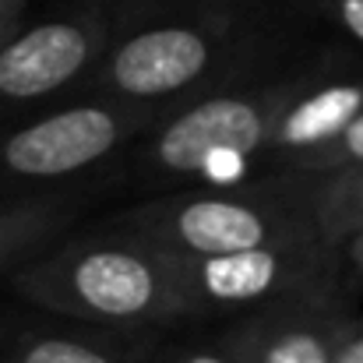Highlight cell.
<instances>
[{"mask_svg":"<svg viewBox=\"0 0 363 363\" xmlns=\"http://www.w3.org/2000/svg\"><path fill=\"white\" fill-rule=\"evenodd\" d=\"M28 0H0V46L21 28Z\"/></svg>","mask_w":363,"mask_h":363,"instance_id":"2e32d148","label":"cell"},{"mask_svg":"<svg viewBox=\"0 0 363 363\" xmlns=\"http://www.w3.org/2000/svg\"><path fill=\"white\" fill-rule=\"evenodd\" d=\"M363 113V74L321 78L314 74L300 96L282 110L275 123L268 155L279 169H289L303 155L318 152L332 138H339Z\"/></svg>","mask_w":363,"mask_h":363,"instance_id":"9c48e42d","label":"cell"},{"mask_svg":"<svg viewBox=\"0 0 363 363\" xmlns=\"http://www.w3.org/2000/svg\"><path fill=\"white\" fill-rule=\"evenodd\" d=\"M350 166H363V113L339 138H332L318 152L303 155L289 169H300V173H335V169H350Z\"/></svg>","mask_w":363,"mask_h":363,"instance_id":"4fadbf2b","label":"cell"},{"mask_svg":"<svg viewBox=\"0 0 363 363\" xmlns=\"http://www.w3.org/2000/svg\"><path fill=\"white\" fill-rule=\"evenodd\" d=\"M82 201L64 191L4 194L0 198V275H11L64 237Z\"/></svg>","mask_w":363,"mask_h":363,"instance_id":"8fae6325","label":"cell"},{"mask_svg":"<svg viewBox=\"0 0 363 363\" xmlns=\"http://www.w3.org/2000/svg\"><path fill=\"white\" fill-rule=\"evenodd\" d=\"M180 286L191 300L194 318L240 314L282 300L289 293L342 279V247L325 233L293 237V240L243 247L226 254L177 257Z\"/></svg>","mask_w":363,"mask_h":363,"instance_id":"8992f818","label":"cell"},{"mask_svg":"<svg viewBox=\"0 0 363 363\" xmlns=\"http://www.w3.org/2000/svg\"><path fill=\"white\" fill-rule=\"evenodd\" d=\"M342 261L350 264V272L357 279H363V233H357V237H350L342 243Z\"/></svg>","mask_w":363,"mask_h":363,"instance_id":"ac0fdd59","label":"cell"},{"mask_svg":"<svg viewBox=\"0 0 363 363\" xmlns=\"http://www.w3.org/2000/svg\"><path fill=\"white\" fill-rule=\"evenodd\" d=\"M318 187L321 173L300 169H282L279 177L254 184H205L201 191H180L123 208L106 230L138 237L177 257L226 254L321 233Z\"/></svg>","mask_w":363,"mask_h":363,"instance_id":"3957f363","label":"cell"},{"mask_svg":"<svg viewBox=\"0 0 363 363\" xmlns=\"http://www.w3.org/2000/svg\"><path fill=\"white\" fill-rule=\"evenodd\" d=\"M159 110L117 96H71L21 123L0 127V198L53 191L145 138Z\"/></svg>","mask_w":363,"mask_h":363,"instance_id":"5b68a950","label":"cell"},{"mask_svg":"<svg viewBox=\"0 0 363 363\" xmlns=\"http://www.w3.org/2000/svg\"><path fill=\"white\" fill-rule=\"evenodd\" d=\"M169 363H240L233 353H226L223 346H208V350H180L173 353Z\"/></svg>","mask_w":363,"mask_h":363,"instance_id":"e0dca14e","label":"cell"},{"mask_svg":"<svg viewBox=\"0 0 363 363\" xmlns=\"http://www.w3.org/2000/svg\"><path fill=\"white\" fill-rule=\"evenodd\" d=\"M113 25L110 7L82 4L18 28L0 46V127L78 96L110 50Z\"/></svg>","mask_w":363,"mask_h":363,"instance_id":"52a82bcc","label":"cell"},{"mask_svg":"<svg viewBox=\"0 0 363 363\" xmlns=\"http://www.w3.org/2000/svg\"><path fill=\"white\" fill-rule=\"evenodd\" d=\"M60 325L0 311V363H145L113 328L57 314Z\"/></svg>","mask_w":363,"mask_h":363,"instance_id":"30bf717a","label":"cell"},{"mask_svg":"<svg viewBox=\"0 0 363 363\" xmlns=\"http://www.w3.org/2000/svg\"><path fill=\"white\" fill-rule=\"evenodd\" d=\"M39 311L99 328H152L194 318L173 254L117 230L57 240L7 275Z\"/></svg>","mask_w":363,"mask_h":363,"instance_id":"7a4b0ae2","label":"cell"},{"mask_svg":"<svg viewBox=\"0 0 363 363\" xmlns=\"http://www.w3.org/2000/svg\"><path fill=\"white\" fill-rule=\"evenodd\" d=\"M261 46V0H159L117 14L110 50L78 96H117L159 113L247 71Z\"/></svg>","mask_w":363,"mask_h":363,"instance_id":"6da1fadb","label":"cell"},{"mask_svg":"<svg viewBox=\"0 0 363 363\" xmlns=\"http://www.w3.org/2000/svg\"><path fill=\"white\" fill-rule=\"evenodd\" d=\"M335 363H363V321H350L346 335L339 342Z\"/></svg>","mask_w":363,"mask_h":363,"instance_id":"9a60e30c","label":"cell"},{"mask_svg":"<svg viewBox=\"0 0 363 363\" xmlns=\"http://www.w3.org/2000/svg\"><path fill=\"white\" fill-rule=\"evenodd\" d=\"M318 219H321V233L339 247L350 237L363 233V166L321 173Z\"/></svg>","mask_w":363,"mask_h":363,"instance_id":"7c38bea8","label":"cell"},{"mask_svg":"<svg viewBox=\"0 0 363 363\" xmlns=\"http://www.w3.org/2000/svg\"><path fill=\"white\" fill-rule=\"evenodd\" d=\"M350 321L335 279L247 311L216 346L240 363H335Z\"/></svg>","mask_w":363,"mask_h":363,"instance_id":"ba28073f","label":"cell"},{"mask_svg":"<svg viewBox=\"0 0 363 363\" xmlns=\"http://www.w3.org/2000/svg\"><path fill=\"white\" fill-rule=\"evenodd\" d=\"M314 74L230 78L166 113L145 134L138 166L162 184H226L243 162L268 155L282 110Z\"/></svg>","mask_w":363,"mask_h":363,"instance_id":"277c9868","label":"cell"},{"mask_svg":"<svg viewBox=\"0 0 363 363\" xmlns=\"http://www.w3.org/2000/svg\"><path fill=\"white\" fill-rule=\"evenodd\" d=\"M321 18H328L342 35L363 46V0H307Z\"/></svg>","mask_w":363,"mask_h":363,"instance_id":"5bb4252c","label":"cell"}]
</instances>
